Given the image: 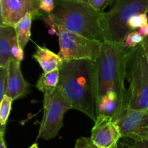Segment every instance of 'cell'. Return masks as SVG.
Wrapping results in <instances>:
<instances>
[{
	"mask_svg": "<svg viewBox=\"0 0 148 148\" xmlns=\"http://www.w3.org/2000/svg\"><path fill=\"white\" fill-rule=\"evenodd\" d=\"M124 41L103 42L101 53L95 64L97 104L104 97L116 100L122 113L127 108L126 55Z\"/></svg>",
	"mask_w": 148,
	"mask_h": 148,
	"instance_id": "1",
	"label": "cell"
},
{
	"mask_svg": "<svg viewBox=\"0 0 148 148\" xmlns=\"http://www.w3.org/2000/svg\"><path fill=\"white\" fill-rule=\"evenodd\" d=\"M72 105L95 121L98 117L95 64L88 59L63 61L59 68V81Z\"/></svg>",
	"mask_w": 148,
	"mask_h": 148,
	"instance_id": "2",
	"label": "cell"
},
{
	"mask_svg": "<svg viewBox=\"0 0 148 148\" xmlns=\"http://www.w3.org/2000/svg\"><path fill=\"white\" fill-rule=\"evenodd\" d=\"M101 12L87 1L55 0L54 10L47 14V17L53 25H59L72 33L103 42Z\"/></svg>",
	"mask_w": 148,
	"mask_h": 148,
	"instance_id": "3",
	"label": "cell"
},
{
	"mask_svg": "<svg viewBox=\"0 0 148 148\" xmlns=\"http://www.w3.org/2000/svg\"><path fill=\"white\" fill-rule=\"evenodd\" d=\"M127 108L148 110V61L141 44L128 48L126 55Z\"/></svg>",
	"mask_w": 148,
	"mask_h": 148,
	"instance_id": "4",
	"label": "cell"
},
{
	"mask_svg": "<svg viewBox=\"0 0 148 148\" xmlns=\"http://www.w3.org/2000/svg\"><path fill=\"white\" fill-rule=\"evenodd\" d=\"M148 12V0H116L112 8L102 12L101 26L105 41H124L133 31L129 26L132 17Z\"/></svg>",
	"mask_w": 148,
	"mask_h": 148,
	"instance_id": "5",
	"label": "cell"
},
{
	"mask_svg": "<svg viewBox=\"0 0 148 148\" xmlns=\"http://www.w3.org/2000/svg\"><path fill=\"white\" fill-rule=\"evenodd\" d=\"M43 98V116L40 123L37 139H53L63 126L64 115L72 105L62 87L47 90Z\"/></svg>",
	"mask_w": 148,
	"mask_h": 148,
	"instance_id": "6",
	"label": "cell"
},
{
	"mask_svg": "<svg viewBox=\"0 0 148 148\" xmlns=\"http://www.w3.org/2000/svg\"><path fill=\"white\" fill-rule=\"evenodd\" d=\"M59 32V55L63 61L98 59L103 42L90 39L77 33H72L59 25H55Z\"/></svg>",
	"mask_w": 148,
	"mask_h": 148,
	"instance_id": "7",
	"label": "cell"
},
{
	"mask_svg": "<svg viewBox=\"0 0 148 148\" xmlns=\"http://www.w3.org/2000/svg\"><path fill=\"white\" fill-rule=\"evenodd\" d=\"M114 120L123 138L133 141L148 140V110L127 108Z\"/></svg>",
	"mask_w": 148,
	"mask_h": 148,
	"instance_id": "8",
	"label": "cell"
},
{
	"mask_svg": "<svg viewBox=\"0 0 148 148\" xmlns=\"http://www.w3.org/2000/svg\"><path fill=\"white\" fill-rule=\"evenodd\" d=\"M0 25L14 27L27 13H30L33 19L43 15L40 10V0H0Z\"/></svg>",
	"mask_w": 148,
	"mask_h": 148,
	"instance_id": "9",
	"label": "cell"
},
{
	"mask_svg": "<svg viewBox=\"0 0 148 148\" xmlns=\"http://www.w3.org/2000/svg\"><path fill=\"white\" fill-rule=\"evenodd\" d=\"M115 120L110 116L100 114L91 130L90 139L98 148H116L121 138Z\"/></svg>",
	"mask_w": 148,
	"mask_h": 148,
	"instance_id": "10",
	"label": "cell"
},
{
	"mask_svg": "<svg viewBox=\"0 0 148 148\" xmlns=\"http://www.w3.org/2000/svg\"><path fill=\"white\" fill-rule=\"evenodd\" d=\"M20 61L12 58L8 65V78L5 95L13 100L22 98L29 93L30 84L25 80L20 69Z\"/></svg>",
	"mask_w": 148,
	"mask_h": 148,
	"instance_id": "11",
	"label": "cell"
},
{
	"mask_svg": "<svg viewBox=\"0 0 148 148\" xmlns=\"http://www.w3.org/2000/svg\"><path fill=\"white\" fill-rule=\"evenodd\" d=\"M15 36L14 27L0 25V67L7 68L12 59V45Z\"/></svg>",
	"mask_w": 148,
	"mask_h": 148,
	"instance_id": "12",
	"label": "cell"
},
{
	"mask_svg": "<svg viewBox=\"0 0 148 148\" xmlns=\"http://www.w3.org/2000/svg\"><path fill=\"white\" fill-rule=\"evenodd\" d=\"M36 47L37 49L35 54H33V57L38 62L43 73H49L59 69L63 60L59 55H56L46 47L39 45H37Z\"/></svg>",
	"mask_w": 148,
	"mask_h": 148,
	"instance_id": "13",
	"label": "cell"
},
{
	"mask_svg": "<svg viewBox=\"0 0 148 148\" xmlns=\"http://www.w3.org/2000/svg\"><path fill=\"white\" fill-rule=\"evenodd\" d=\"M33 20V15L30 13H27L22 17L14 26L17 41L20 46L23 49H25L27 42L30 40V29Z\"/></svg>",
	"mask_w": 148,
	"mask_h": 148,
	"instance_id": "14",
	"label": "cell"
},
{
	"mask_svg": "<svg viewBox=\"0 0 148 148\" xmlns=\"http://www.w3.org/2000/svg\"><path fill=\"white\" fill-rule=\"evenodd\" d=\"M59 81V69L43 73L36 83V87L44 93L47 90L56 88Z\"/></svg>",
	"mask_w": 148,
	"mask_h": 148,
	"instance_id": "15",
	"label": "cell"
},
{
	"mask_svg": "<svg viewBox=\"0 0 148 148\" xmlns=\"http://www.w3.org/2000/svg\"><path fill=\"white\" fill-rule=\"evenodd\" d=\"M14 100L10 97L4 95V98L0 101V123L1 126H6L7 121L8 120L10 111L12 108V104Z\"/></svg>",
	"mask_w": 148,
	"mask_h": 148,
	"instance_id": "16",
	"label": "cell"
},
{
	"mask_svg": "<svg viewBox=\"0 0 148 148\" xmlns=\"http://www.w3.org/2000/svg\"><path fill=\"white\" fill-rule=\"evenodd\" d=\"M144 37L138 33L137 30L132 31L124 40V44L126 48H133L140 44L143 41Z\"/></svg>",
	"mask_w": 148,
	"mask_h": 148,
	"instance_id": "17",
	"label": "cell"
},
{
	"mask_svg": "<svg viewBox=\"0 0 148 148\" xmlns=\"http://www.w3.org/2000/svg\"><path fill=\"white\" fill-rule=\"evenodd\" d=\"M148 23L147 14H140L132 17L129 20V26L132 30H137Z\"/></svg>",
	"mask_w": 148,
	"mask_h": 148,
	"instance_id": "18",
	"label": "cell"
},
{
	"mask_svg": "<svg viewBox=\"0 0 148 148\" xmlns=\"http://www.w3.org/2000/svg\"><path fill=\"white\" fill-rule=\"evenodd\" d=\"M24 49H22L21 46H20L17 41V36H14L13 39L12 45V55L14 59L21 62L24 59Z\"/></svg>",
	"mask_w": 148,
	"mask_h": 148,
	"instance_id": "19",
	"label": "cell"
},
{
	"mask_svg": "<svg viewBox=\"0 0 148 148\" xmlns=\"http://www.w3.org/2000/svg\"><path fill=\"white\" fill-rule=\"evenodd\" d=\"M8 78V68L0 67V101L5 95L7 81Z\"/></svg>",
	"mask_w": 148,
	"mask_h": 148,
	"instance_id": "20",
	"label": "cell"
},
{
	"mask_svg": "<svg viewBox=\"0 0 148 148\" xmlns=\"http://www.w3.org/2000/svg\"><path fill=\"white\" fill-rule=\"evenodd\" d=\"M75 148H98L91 140L90 137H79L77 139Z\"/></svg>",
	"mask_w": 148,
	"mask_h": 148,
	"instance_id": "21",
	"label": "cell"
},
{
	"mask_svg": "<svg viewBox=\"0 0 148 148\" xmlns=\"http://www.w3.org/2000/svg\"><path fill=\"white\" fill-rule=\"evenodd\" d=\"M55 8V0H40V10L43 12L50 14Z\"/></svg>",
	"mask_w": 148,
	"mask_h": 148,
	"instance_id": "22",
	"label": "cell"
},
{
	"mask_svg": "<svg viewBox=\"0 0 148 148\" xmlns=\"http://www.w3.org/2000/svg\"><path fill=\"white\" fill-rule=\"evenodd\" d=\"M111 1H113V0H88V2L95 10L99 12H103V9L106 7Z\"/></svg>",
	"mask_w": 148,
	"mask_h": 148,
	"instance_id": "23",
	"label": "cell"
},
{
	"mask_svg": "<svg viewBox=\"0 0 148 148\" xmlns=\"http://www.w3.org/2000/svg\"><path fill=\"white\" fill-rule=\"evenodd\" d=\"M132 146L133 148H148V140L133 141Z\"/></svg>",
	"mask_w": 148,
	"mask_h": 148,
	"instance_id": "24",
	"label": "cell"
},
{
	"mask_svg": "<svg viewBox=\"0 0 148 148\" xmlns=\"http://www.w3.org/2000/svg\"><path fill=\"white\" fill-rule=\"evenodd\" d=\"M4 131H5V126H1V129H0V148H7L4 138Z\"/></svg>",
	"mask_w": 148,
	"mask_h": 148,
	"instance_id": "25",
	"label": "cell"
},
{
	"mask_svg": "<svg viewBox=\"0 0 148 148\" xmlns=\"http://www.w3.org/2000/svg\"><path fill=\"white\" fill-rule=\"evenodd\" d=\"M137 31H138V33H140L142 36H143V37L148 36V23L145 25V26H142L140 28H138Z\"/></svg>",
	"mask_w": 148,
	"mask_h": 148,
	"instance_id": "26",
	"label": "cell"
},
{
	"mask_svg": "<svg viewBox=\"0 0 148 148\" xmlns=\"http://www.w3.org/2000/svg\"><path fill=\"white\" fill-rule=\"evenodd\" d=\"M141 45L143 46V49L145 51V53L146 55V57H147L148 61V36H145L143 39V41H142Z\"/></svg>",
	"mask_w": 148,
	"mask_h": 148,
	"instance_id": "27",
	"label": "cell"
},
{
	"mask_svg": "<svg viewBox=\"0 0 148 148\" xmlns=\"http://www.w3.org/2000/svg\"><path fill=\"white\" fill-rule=\"evenodd\" d=\"M116 148H133L132 145L127 143V142H119L118 145H117Z\"/></svg>",
	"mask_w": 148,
	"mask_h": 148,
	"instance_id": "28",
	"label": "cell"
},
{
	"mask_svg": "<svg viewBox=\"0 0 148 148\" xmlns=\"http://www.w3.org/2000/svg\"><path fill=\"white\" fill-rule=\"evenodd\" d=\"M66 1H87V2H88V0H66Z\"/></svg>",
	"mask_w": 148,
	"mask_h": 148,
	"instance_id": "29",
	"label": "cell"
},
{
	"mask_svg": "<svg viewBox=\"0 0 148 148\" xmlns=\"http://www.w3.org/2000/svg\"><path fill=\"white\" fill-rule=\"evenodd\" d=\"M30 148H38V145H37V144H36V143L33 144V145H32V146L30 147Z\"/></svg>",
	"mask_w": 148,
	"mask_h": 148,
	"instance_id": "30",
	"label": "cell"
},
{
	"mask_svg": "<svg viewBox=\"0 0 148 148\" xmlns=\"http://www.w3.org/2000/svg\"></svg>",
	"mask_w": 148,
	"mask_h": 148,
	"instance_id": "31",
	"label": "cell"
},
{
	"mask_svg": "<svg viewBox=\"0 0 148 148\" xmlns=\"http://www.w3.org/2000/svg\"><path fill=\"white\" fill-rule=\"evenodd\" d=\"M74 148H75V147H74Z\"/></svg>",
	"mask_w": 148,
	"mask_h": 148,
	"instance_id": "32",
	"label": "cell"
}]
</instances>
